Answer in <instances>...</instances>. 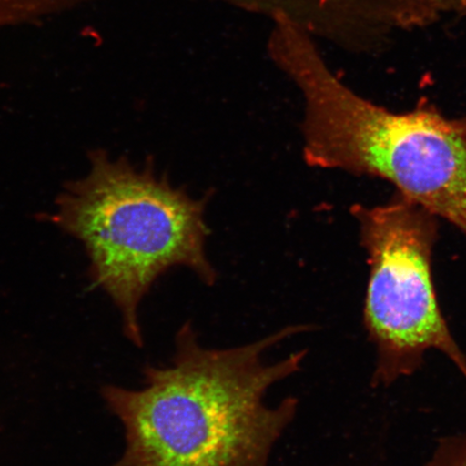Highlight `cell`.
I'll return each mask as SVG.
<instances>
[{
    "label": "cell",
    "instance_id": "cell-1",
    "mask_svg": "<svg viewBox=\"0 0 466 466\" xmlns=\"http://www.w3.org/2000/svg\"><path fill=\"white\" fill-rule=\"evenodd\" d=\"M310 330L312 325H289L247 345L212 349L186 320L170 362L144 367L143 388L102 389L125 429V451L110 466H269L299 400L289 396L270 407L265 396L301 371L308 350L275 363H267L265 353Z\"/></svg>",
    "mask_w": 466,
    "mask_h": 466
},
{
    "label": "cell",
    "instance_id": "cell-2",
    "mask_svg": "<svg viewBox=\"0 0 466 466\" xmlns=\"http://www.w3.org/2000/svg\"><path fill=\"white\" fill-rule=\"evenodd\" d=\"M269 54L305 97L308 166L377 177L466 237V139L432 104L392 112L331 73L306 29L278 11Z\"/></svg>",
    "mask_w": 466,
    "mask_h": 466
},
{
    "label": "cell",
    "instance_id": "cell-3",
    "mask_svg": "<svg viewBox=\"0 0 466 466\" xmlns=\"http://www.w3.org/2000/svg\"><path fill=\"white\" fill-rule=\"evenodd\" d=\"M90 159L89 173L58 198L54 220L84 244L93 283L118 309L127 339L142 348L139 307L157 279L182 266L208 287L218 281L206 253L207 199L104 151Z\"/></svg>",
    "mask_w": 466,
    "mask_h": 466
},
{
    "label": "cell",
    "instance_id": "cell-4",
    "mask_svg": "<svg viewBox=\"0 0 466 466\" xmlns=\"http://www.w3.org/2000/svg\"><path fill=\"white\" fill-rule=\"evenodd\" d=\"M351 213L370 266L363 324L376 349L374 386L389 387L415 374L433 350L466 379V358L435 290L439 218L399 192L380 206L354 204Z\"/></svg>",
    "mask_w": 466,
    "mask_h": 466
},
{
    "label": "cell",
    "instance_id": "cell-5",
    "mask_svg": "<svg viewBox=\"0 0 466 466\" xmlns=\"http://www.w3.org/2000/svg\"><path fill=\"white\" fill-rule=\"evenodd\" d=\"M425 466H466V432L441 440Z\"/></svg>",
    "mask_w": 466,
    "mask_h": 466
},
{
    "label": "cell",
    "instance_id": "cell-6",
    "mask_svg": "<svg viewBox=\"0 0 466 466\" xmlns=\"http://www.w3.org/2000/svg\"><path fill=\"white\" fill-rule=\"evenodd\" d=\"M454 126L457 127V129L460 131V133L462 134L464 138L466 139V114L459 116L457 119H452Z\"/></svg>",
    "mask_w": 466,
    "mask_h": 466
}]
</instances>
